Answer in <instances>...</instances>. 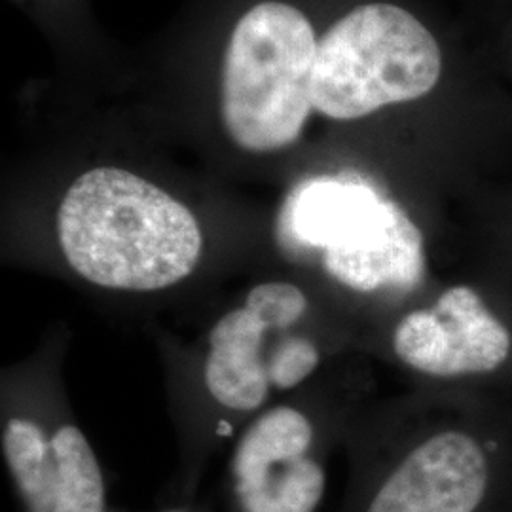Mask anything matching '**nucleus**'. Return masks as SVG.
<instances>
[{
	"label": "nucleus",
	"instance_id": "obj_9",
	"mask_svg": "<svg viewBox=\"0 0 512 512\" xmlns=\"http://www.w3.org/2000/svg\"><path fill=\"white\" fill-rule=\"evenodd\" d=\"M112 512V511H109ZM158 512H196L192 511V509H188V507H169V509H162V511Z\"/></svg>",
	"mask_w": 512,
	"mask_h": 512
},
{
	"label": "nucleus",
	"instance_id": "obj_6",
	"mask_svg": "<svg viewBox=\"0 0 512 512\" xmlns=\"http://www.w3.org/2000/svg\"><path fill=\"white\" fill-rule=\"evenodd\" d=\"M325 492L327 471L302 410L275 406L245 429L230 463L232 512H317Z\"/></svg>",
	"mask_w": 512,
	"mask_h": 512
},
{
	"label": "nucleus",
	"instance_id": "obj_4",
	"mask_svg": "<svg viewBox=\"0 0 512 512\" xmlns=\"http://www.w3.org/2000/svg\"><path fill=\"white\" fill-rule=\"evenodd\" d=\"M440 71L439 44L423 23L395 4H363L317 42L313 109L357 120L427 95Z\"/></svg>",
	"mask_w": 512,
	"mask_h": 512
},
{
	"label": "nucleus",
	"instance_id": "obj_7",
	"mask_svg": "<svg viewBox=\"0 0 512 512\" xmlns=\"http://www.w3.org/2000/svg\"><path fill=\"white\" fill-rule=\"evenodd\" d=\"M2 456L21 512H109L101 463L78 425L46 429L27 416H10Z\"/></svg>",
	"mask_w": 512,
	"mask_h": 512
},
{
	"label": "nucleus",
	"instance_id": "obj_2",
	"mask_svg": "<svg viewBox=\"0 0 512 512\" xmlns=\"http://www.w3.org/2000/svg\"><path fill=\"white\" fill-rule=\"evenodd\" d=\"M315 31L298 8L277 0L256 4L232 31L220 116L243 150L266 154L291 147L313 109Z\"/></svg>",
	"mask_w": 512,
	"mask_h": 512
},
{
	"label": "nucleus",
	"instance_id": "obj_8",
	"mask_svg": "<svg viewBox=\"0 0 512 512\" xmlns=\"http://www.w3.org/2000/svg\"><path fill=\"white\" fill-rule=\"evenodd\" d=\"M395 355L427 376L486 374L511 353V334L469 287H452L425 310L410 311L393 332Z\"/></svg>",
	"mask_w": 512,
	"mask_h": 512
},
{
	"label": "nucleus",
	"instance_id": "obj_3",
	"mask_svg": "<svg viewBox=\"0 0 512 512\" xmlns=\"http://www.w3.org/2000/svg\"><path fill=\"white\" fill-rule=\"evenodd\" d=\"M281 226L296 245L319 251L327 274L353 291H410L425 270L418 226L365 183L323 177L298 186Z\"/></svg>",
	"mask_w": 512,
	"mask_h": 512
},
{
	"label": "nucleus",
	"instance_id": "obj_1",
	"mask_svg": "<svg viewBox=\"0 0 512 512\" xmlns=\"http://www.w3.org/2000/svg\"><path fill=\"white\" fill-rule=\"evenodd\" d=\"M55 234L74 274L105 291L171 289L196 272L203 255L202 226L181 200L110 165L71 184Z\"/></svg>",
	"mask_w": 512,
	"mask_h": 512
},
{
	"label": "nucleus",
	"instance_id": "obj_5",
	"mask_svg": "<svg viewBox=\"0 0 512 512\" xmlns=\"http://www.w3.org/2000/svg\"><path fill=\"white\" fill-rule=\"evenodd\" d=\"M310 308L306 293L285 279L256 283L243 302L209 332L205 389L215 403L239 414L260 410L274 391H291L319 368L321 351L294 329Z\"/></svg>",
	"mask_w": 512,
	"mask_h": 512
}]
</instances>
